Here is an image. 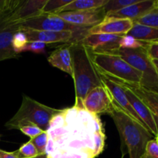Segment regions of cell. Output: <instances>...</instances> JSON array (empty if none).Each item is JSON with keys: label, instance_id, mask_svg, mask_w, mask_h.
<instances>
[{"label": "cell", "instance_id": "obj_33", "mask_svg": "<svg viewBox=\"0 0 158 158\" xmlns=\"http://www.w3.org/2000/svg\"><path fill=\"white\" fill-rule=\"evenodd\" d=\"M32 158H47V156H46V154H39L38 156Z\"/></svg>", "mask_w": 158, "mask_h": 158}, {"label": "cell", "instance_id": "obj_25", "mask_svg": "<svg viewBox=\"0 0 158 158\" xmlns=\"http://www.w3.org/2000/svg\"><path fill=\"white\" fill-rule=\"evenodd\" d=\"M18 158H32L39 155L36 148L30 140L24 143L16 151H14Z\"/></svg>", "mask_w": 158, "mask_h": 158}, {"label": "cell", "instance_id": "obj_28", "mask_svg": "<svg viewBox=\"0 0 158 158\" xmlns=\"http://www.w3.org/2000/svg\"><path fill=\"white\" fill-rule=\"evenodd\" d=\"M140 158H158V143L155 137L148 142Z\"/></svg>", "mask_w": 158, "mask_h": 158}, {"label": "cell", "instance_id": "obj_24", "mask_svg": "<svg viewBox=\"0 0 158 158\" xmlns=\"http://www.w3.org/2000/svg\"><path fill=\"white\" fill-rule=\"evenodd\" d=\"M134 23L158 29V7L145 14L144 15L136 20Z\"/></svg>", "mask_w": 158, "mask_h": 158}, {"label": "cell", "instance_id": "obj_8", "mask_svg": "<svg viewBox=\"0 0 158 158\" xmlns=\"http://www.w3.org/2000/svg\"><path fill=\"white\" fill-rule=\"evenodd\" d=\"M19 30L18 24L14 23L9 12L0 6V61L18 57L12 47V39Z\"/></svg>", "mask_w": 158, "mask_h": 158}, {"label": "cell", "instance_id": "obj_29", "mask_svg": "<svg viewBox=\"0 0 158 158\" xmlns=\"http://www.w3.org/2000/svg\"><path fill=\"white\" fill-rule=\"evenodd\" d=\"M19 131H21V132H23L25 135L30 137V139L34 138V137H37V136H39L40 134H43V133L44 132V131H43V130L40 129V127L32 124L22 127L19 129Z\"/></svg>", "mask_w": 158, "mask_h": 158}, {"label": "cell", "instance_id": "obj_13", "mask_svg": "<svg viewBox=\"0 0 158 158\" xmlns=\"http://www.w3.org/2000/svg\"><path fill=\"white\" fill-rule=\"evenodd\" d=\"M134 21L128 19L105 16L103 21L91 27L88 34H111L124 35L132 29Z\"/></svg>", "mask_w": 158, "mask_h": 158}, {"label": "cell", "instance_id": "obj_20", "mask_svg": "<svg viewBox=\"0 0 158 158\" xmlns=\"http://www.w3.org/2000/svg\"><path fill=\"white\" fill-rule=\"evenodd\" d=\"M107 0H73L70 3L62 8L57 13L65 12H77L97 9L103 8Z\"/></svg>", "mask_w": 158, "mask_h": 158}, {"label": "cell", "instance_id": "obj_35", "mask_svg": "<svg viewBox=\"0 0 158 158\" xmlns=\"http://www.w3.org/2000/svg\"><path fill=\"white\" fill-rule=\"evenodd\" d=\"M157 7H158V0H157Z\"/></svg>", "mask_w": 158, "mask_h": 158}, {"label": "cell", "instance_id": "obj_32", "mask_svg": "<svg viewBox=\"0 0 158 158\" xmlns=\"http://www.w3.org/2000/svg\"><path fill=\"white\" fill-rule=\"evenodd\" d=\"M151 62H152V63H153V65H154V68H155L156 70H157V72L158 73V60H151Z\"/></svg>", "mask_w": 158, "mask_h": 158}, {"label": "cell", "instance_id": "obj_21", "mask_svg": "<svg viewBox=\"0 0 158 158\" xmlns=\"http://www.w3.org/2000/svg\"><path fill=\"white\" fill-rule=\"evenodd\" d=\"M138 0H107L106 4L103 6V9L106 15L110 12H117L124 7L136 3Z\"/></svg>", "mask_w": 158, "mask_h": 158}, {"label": "cell", "instance_id": "obj_17", "mask_svg": "<svg viewBox=\"0 0 158 158\" xmlns=\"http://www.w3.org/2000/svg\"><path fill=\"white\" fill-rule=\"evenodd\" d=\"M117 81L120 82L125 86H127L129 89H131L149 109L153 119H154V123H155L158 136V93L147 89V88L142 86L141 85L128 84V83H123L120 80H117Z\"/></svg>", "mask_w": 158, "mask_h": 158}, {"label": "cell", "instance_id": "obj_2", "mask_svg": "<svg viewBox=\"0 0 158 158\" xmlns=\"http://www.w3.org/2000/svg\"><path fill=\"white\" fill-rule=\"evenodd\" d=\"M72 63V76L76 91L75 106L82 103L88 93L94 88L103 86L101 76L94 63L93 51L80 41L69 43Z\"/></svg>", "mask_w": 158, "mask_h": 158}, {"label": "cell", "instance_id": "obj_10", "mask_svg": "<svg viewBox=\"0 0 158 158\" xmlns=\"http://www.w3.org/2000/svg\"><path fill=\"white\" fill-rule=\"evenodd\" d=\"M121 37L111 34H87L80 42L94 52L115 54L120 49L119 42Z\"/></svg>", "mask_w": 158, "mask_h": 158}, {"label": "cell", "instance_id": "obj_18", "mask_svg": "<svg viewBox=\"0 0 158 158\" xmlns=\"http://www.w3.org/2000/svg\"><path fill=\"white\" fill-rule=\"evenodd\" d=\"M48 62L56 68L72 76V63L69 44L64 45L54 50L48 57Z\"/></svg>", "mask_w": 158, "mask_h": 158}, {"label": "cell", "instance_id": "obj_5", "mask_svg": "<svg viewBox=\"0 0 158 158\" xmlns=\"http://www.w3.org/2000/svg\"><path fill=\"white\" fill-rule=\"evenodd\" d=\"M94 63L99 73L128 84L140 85L142 73L117 54L93 52Z\"/></svg>", "mask_w": 158, "mask_h": 158}, {"label": "cell", "instance_id": "obj_7", "mask_svg": "<svg viewBox=\"0 0 158 158\" xmlns=\"http://www.w3.org/2000/svg\"><path fill=\"white\" fill-rule=\"evenodd\" d=\"M19 29L50 31V32H66L70 31L85 37L90 28L76 26L68 23L56 14L42 13L36 16L24 20L18 24Z\"/></svg>", "mask_w": 158, "mask_h": 158}, {"label": "cell", "instance_id": "obj_26", "mask_svg": "<svg viewBox=\"0 0 158 158\" xmlns=\"http://www.w3.org/2000/svg\"><path fill=\"white\" fill-rule=\"evenodd\" d=\"M27 43V37L23 31L19 30L18 32H15L12 39V47H13L14 51L18 55L20 52H23Z\"/></svg>", "mask_w": 158, "mask_h": 158}, {"label": "cell", "instance_id": "obj_19", "mask_svg": "<svg viewBox=\"0 0 158 158\" xmlns=\"http://www.w3.org/2000/svg\"><path fill=\"white\" fill-rule=\"evenodd\" d=\"M127 35L134 37L139 41L151 43L158 42V29L134 23L132 29Z\"/></svg>", "mask_w": 158, "mask_h": 158}, {"label": "cell", "instance_id": "obj_34", "mask_svg": "<svg viewBox=\"0 0 158 158\" xmlns=\"http://www.w3.org/2000/svg\"><path fill=\"white\" fill-rule=\"evenodd\" d=\"M155 139H156V140H157V143H158V136H157V137H155Z\"/></svg>", "mask_w": 158, "mask_h": 158}, {"label": "cell", "instance_id": "obj_11", "mask_svg": "<svg viewBox=\"0 0 158 158\" xmlns=\"http://www.w3.org/2000/svg\"><path fill=\"white\" fill-rule=\"evenodd\" d=\"M56 15L68 23L84 28H91L97 26L101 23L106 16V13L103 8L92 10L60 12Z\"/></svg>", "mask_w": 158, "mask_h": 158}, {"label": "cell", "instance_id": "obj_14", "mask_svg": "<svg viewBox=\"0 0 158 158\" xmlns=\"http://www.w3.org/2000/svg\"><path fill=\"white\" fill-rule=\"evenodd\" d=\"M100 76H101V80L103 83V86H106V89L109 90L110 94L114 101L115 102L122 110H123L125 112L127 113L130 116H131L133 118L135 119L137 121H138L139 123H141L142 125H143V126L147 128V127L145 126L144 123L142 122V120H140V117L137 116V114H136L134 110L133 109L132 106L131 105L127 97L124 89L122 88V86H120L119 83H117V82H115L114 80H113L112 79L110 78V77H106V76L101 73H100ZM147 129H148V128H147Z\"/></svg>", "mask_w": 158, "mask_h": 158}, {"label": "cell", "instance_id": "obj_30", "mask_svg": "<svg viewBox=\"0 0 158 158\" xmlns=\"http://www.w3.org/2000/svg\"><path fill=\"white\" fill-rule=\"evenodd\" d=\"M46 44L41 43V42H28L25 47L24 51H30L35 53H42L45 52Z\"/></svg>", "mask_w": 158, "mask_h": 158}, {"label": "cell", "instance_id": "obj_3", "mask_svg": "<svg viewBox=\"0 0 158 158\" xmlns=\"http://www.w3.org/2000/svg\"><path fill=\"white\" fill-rule=\"evenodd\" d=\"M115 123L120 136L122 148H126L130 158H140L147 144L154 136L143 125L130 116L114 101L107 113Z\"/></svg>", "mask_w": 158, "mask_h": 158}, {"label": "cell", "instance_id": "obj_22", "mask_svg": "<svg viewBox=\"0 0 158 158\" xmlns=\"http://www.w3.org/2000/svg\"><path fill=\"white\" fill-rule=\"evenodd\" d=\"M148 44L149 43L139 41L128 35H122L119 42V46L120 49H139V48L146 47Z\"/></svg>", "mask_w": 158, "mask_h": 158}, {"label": "cell", "instance_id": "obj_31", "mask_svg": "<svg viewBox=\"0 0 158 158\" xmlns=\"http://www.w3.org/2000/svg\"><path fill=\"white\" fill-rule=\"evenodd\" d=\"M0 158H18L15 152H7L0 149Z\"/></svg>", "mask_w": 158, "mask_h": 158}, {"label": "cell", "instance_id": "obj_6", "mask_svg": "<svg viewBox=\"0 0 158 158\" xmlns=\"http://www.w3.org/2000/svg\"><path fill=\"white\" fill-rule=\"evenodd\" d=\"M146 47L139 49H119L115 54L120 56L131 66L142 73L141 85L158 93V73L148 57Z\"/></svg>", "mask_w": 158, "mask_h": 158}, {"label": "cell", "instance_id": "obj_16", "mask_svg": "<svg viewBox=\"0 0 158 158\" xmlns=\"http://www.w3.org/2000/svg\"><path fill=\"white\" fill-rule=\"evenodd\" d=\"M157 7V0H138L136 3L117 12H110L106 16L128 19L134 22Z\"/></svg>", "mask_w": 158, "mask_h": 158}, {"label": "cell", "instance_id": "obj_4", "mask_svg": "<svg viewBox=\"0 0 158 158\" xmlns=\"http://www.w3.org/2000/svg\"><path fill=\"white\" fill-rule=\"evenodd\" d=\"M61 110L49 107L24 95L19 109L16 114L6 123L8 129L19 130L22 127L32 124L44 132L49 127V122Z\"/></svg>", "mask_w": 158, "mask_h": 158}, {"label": "cell", "instance_id": "obj_23", "mask_svg": "<svg viewBox=\"0 0 158 158\" xmlns=\"http://www.w3.org/2000/svg\"><path fill=\"white\" fill-rule=\"evenodd\" d=\"M73 0H47L43 9V13L56 14Z\"/></svg>", "mask_w": 158, "mask_h": 158}, {"label": "cell", "instance_id": "obj_9", "mask_svg": "<svg viewBox=\"0 0 158 158\" xmlns=\"http://www.w3.org/2000/svg\"><path fill=\"white\" fill-rule=\"evenodd\" d=\"M114 100L106 86H97L91 89L83 100L82 106L88 112L98 115L107 114L112 107Z\"/></svg>", "mask_w": 158, "mask_h": 158}, {"label": "cell", "instance_id": "obj_1", "mask_svg": "<svg viewBox=\"0 0 158 158\" xmlns=\"http://www.w3.org/2000/svg\"><path fill=\"white\" fill-rule=\"evenodd\" d=\"M46 133L47 158H96L104 149L100 117L75 105L56 114Z\"/></svg>", "mask_w": 158, "mask_h": 158}, {"label": "cell", "instance_id": "obj_27", "mask_svg": "<svg viewBox=\"0 0 158 158\" xmlns=\"http://www.w3.org/2000/svg\"><path fill=\"white\" fill-rule=\"evenodd\" d=\"M30 141L32 142V144H33L34 146H35V148H36L39 154H45L48 141L47 133L43 132V134H40V135L37 136V137L30 139Z\"/></svg>", "mask_w": 158, "mask_h": 158}, {"label": "cell", "instance_id": "obj_15", "mask_svg": "<svg viewBox=\"0 0 158 158\" xmlns=\"http://www.w3.org/2000/svg\"><path fill=\"white\" fill-rule=\"evenodd\" d=\"M112 80H114L115 82H117V83H119V84L122 86V88L124 89L127 97L130 103H131V105L132 106L133 109L134 110L136 114H137V116L140 117V119L142 120V122L144 123V125L147 127L148 131L151 132V134H152L154 137H157V132L155 123H154V119H153V117L152 115H151V112H150L149 109L147 107L146 105H145L144 103H143V101H142V100H140V99L139 98V97H137L131 89H129L127 86H125L124 84L121 83L120 82L117 81V80H114V79H112Z\"/></svg>", "mask_w": 158, "mask_h": 158}, {"label": "cell", "instance_id": "obj_12", "mask_svg": "<svg viewBox=\"0 0 158 158\" xmlns=\"http://www.w3.org/2000/svg\"><path fill=\"white\" fill-rule=\"evenodd\" d=\"M19 30H22L26 34L28 42H41L45 44L57 43H71L80 41L84 38L83 36L70 31L50 32V31L29 30V29H19Z\"/></svg>", "mask_w": 158, "mask_h": 158}]
</instances>
